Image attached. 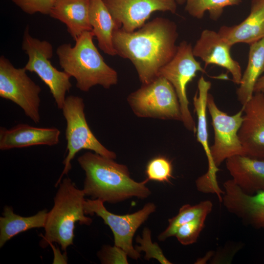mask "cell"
<instances>
[{
    "label": "cell",
    "instance_id": "603a6c76",
    "mask_svg": "<svg viewBox=\"0 0 264 264\" xmlns=\"http://www.w3.org/2000/svg\"><path fill=\"white\" fill-rule=\"evenodd\" d=\"M264 71V38L250 44L248 63L236 94L243 106L254 94L255 85Z\"/></svg>",
    "mask_w": 264,
    "mask_h": 264
},
{
    "label": "cell",
    "instance_id": "ba28073f",
    "mask_svg": "<svg viewBox=\"0 0 264 264\" xmlns=\"http://www.w3.org/2000/svg\"><path fill=\"white\" fill-rule=\"evenodd\" d=\"M195 57L191 44L183 41L177 46L174 56L158 73V76L165 78L173 86L180 105L181 122L188 130L194 133L196 132L197 127L189 108L187 86L198 71L206 73Z\"/></svg>",
    "mask_w": 264,
    "mask_h": 264
},
{
    "label": "cell",
    "instance_id": "4316f807",
    "mask_svg": "<svg viewBox=\"0 0 264 264\" xmlns=\"http://www.w3.org/2000/svg\"><path fill=\"white\" fill-rule=\"evenodd\" d=\"M136 242L139 244L135 249L140 253H145V259H155L162 264H170L171 263L165 257L162 250L156 242H153L151 239V231L148 228H145L143 231L142 237L138 236Z\"/></svg>",
    "mask_w": 264,
    "mask_h": 264
},
{
    "label": "cell",
    "instance_id": "8992f818",
    "mask_svg": "<svg viewBox=\"0 0 264 264\" xmlns=\"http://www.w3.org/2000/svg\"><path fill=\"white\" fill-rule=\"evenodd\" d=\"M22 47L28 56L24 67L27 71L35 73L48 87L58 109L62 110L66 97V93L72 87L71 77L52 65V44L47 41L33 37L27 26L24 31Z\"/></svg>",
    "mask_w": 264,
    "mask_h": 264
},
{
    "label": "cell",
    "instance_id": "e0dca14e",
    "mask_svg": "<svg viewBox=\"0 0 264 264\" xmlns=\"http://www.w3.org/2000/svg\"><path fill=\"white\" fill-rule=\"evenodd\" d=\"M232 180L244 193L264 191V159L236 155L225 160Z\"/></svg>",
    "mask_w": 264,
    "mask_h": 264
},
{
    "label": "cell",
    "instance_id": "f1b7e54d",
    "mask_svg": "<svg viewBox=\"0 0 264 264\" xmlns=\"http://www.w3.org/2000/svg\"><path fill=\"white\" fill-rule=\"evenodd\" d=\"M58 0H11L24 12L32 15L40 13L49 15Z\"/></svg>",
    "mask_w": 264,
    "mask_h": 264
},
{
    "label": "cell",
    "instance_id": "30bf717a",
    "mask_svg": "<svg viewBox=\"0 0 264 264\" xmlns=\"http://www.w3.org/2000/svg\"><path fill=\"white\" fill-rule=\"evenodd\" d=\"M84 209L86 215H96L110 227L113 234L115 245L123 249L132 259L140 258V253L132 245L133 237L137 229L155 211L154 203H146L133 213L119 215L108 211L100 200L86 199Z\"/></svg>",
    "mask_w": 264,
    "mask_h": 264
},
{
    "label": "cell",
    "instance_id": "5b68a950",
    "mask_svg": "<svg viewBox=\"0 0 264 264\" xmlns=\"http://www.w3.org/2000/svg\"><path fill=\"white\" fill-rule=\"evenodd\" d=\"M66 122V138L67 154L63 161L64 169L55 187L67 175L71 169V161L82 150H88L102 156L115 159V153L107 149L96 138L87 123L85 113V104L82 98L78 96H67L62 109Z\"/></svg>",
    "mask_w": 264,
    "mask_h": 264
},
{
    "label": "cell",
    "instance_id": "52a82bcc",
    "mask_svg": "<svg viewBox=\"0 0 264 264\" xmlns=\"http://www.w3.org/2000/svg\"><path fill=\"white\" fill-rule=\"evenodd\" d=\"M128 103L139 117L182 120L177 96L172 85L158 76L131 93Z\"/></svg>",
    "mask_w": 264,
    "mask_h": 264
},
{
    "label": "cell",
    "instance_id": "3957f363",
    "mask_svg": "<svg viewBox=\"0 0 264 264\" xmlns=\"http://www.w3.org/2000/svg\"><path fill=\"white\" fill-rule=\"evenodd\" d=\"M93 37L92 31L85 32L73 46L65 43L56 50L63 71L74 78L76 87L85 92L96 85L109 89L118 82L117 72L105 62L93 42Z\"/></svg>",
    "mask_w": 264,
    "mask_h": 264
},
{
    "label": "cell",
    "instance_id": "4dcf8cb0",
    "mask_svg": "<svg viewBox=\"0 0 264 264\" xmlns=\"http://www.w3.org/2000/svg\"><path fill=\"white\" fill-rule=\"evenodd\" d=\"M254 93H262L264 94V71L255 85Z\"/></svg>",
    "mask_w": 264,
    "mask_h": 264
},
{
    "label": "cell",
    "instance_id": "7c38bea8",
    "mask_svg": "<svg viewBox=\"0 0 264 264\" xmlns=\"http://www.w3.org/2000/svg\"><path fill=\"white\" fill-rule=\"evenodd\" d=\"M114 21L127 32L140 28L155 11L175 13L176 0H103Z\"/></svg>",
    "mask_w": 264,
    "mask_h": 264
},
{
    "label": "cell",
    "instance_id": "6da1fadb",
    "mask_svg": "<svg viewBox=\"0 0 264 264\" xmlns=\"http://www.w3.org/2000/svg\"><path fill=\"white\" fill-rule=\"evenodd\" d=\"M177 37L175 22L157 17L133 32L117 29L113 42L117 55L130 60L144 85L158 77L160 69L174 56Z\"/></svg>",
    "mask_w": 264,
    "mask_h": 264
},
{
    "label": "cell",
    "instance_id": "5bb4252c",
    "mask_svg": "<svg viewBox=\"0 0 264 264\" xmlns=\"http://www.w3.org/2000/svg\"><path fill=\"white\" fill-rule=\"evenodd\" d=\"M242 108V121L238 135L245 154L264 159V94L254 93Z\"/></svg>",
    "mask_w": 264,
    "mask_h": 264
},
{
    "label": "cell",
    "instance_id": "9a60e30c",
    "mask_svg": "<svg viewBox=\"0 0 264 264\" xmlns=\"http://www.w3.org/2000/svg\"><path fill=\"white\" fill-rule=\"evenodd\" d=\"M231 47L218 32L205 29L193 48V51L195 57L204 62L205 68L211 64L221 66L231 73L232 81L239 85L242 77L241 67L231 56Z\"/></svg>",
    "mask_w": 264,
    "mask_h": 264
},
{
    "label": "cell",
    "instance_id": "8fae6325",
    "mask_svg": "<svg viewBox=\"0 0 264 264\" xmlns=\"http://www.w3.org/2000/svg\"><path fill=\"white\" fill-rule=\"evenodd\" d=\"M207 108L211 117L214 133V143L210 147L214 165L218 167L230 157L246 155L238 135L242 121V108L236 114L229 115L219 109L213 96L209 93Z\"/></svg>",
    "mask_w": 264,
    "mask_h": 264
},
{
    "label": "cell",
    "instance_id": "9c48e42d",
    "mask_svg": "<svg viewBox=\"0 0 264 264\" xmlns=\"http://www.w3.org/2000/svg\"><path fill=\"white\" fill-rule=\"evenodd\" d=\"M24 67H15L3 56L0 57V97L22 108L35 123L41 120L39 108L40 87L27 75Z\"/></svg>",
    "mask_w": 264,
    "mask_h": 264
},
{
    "label": "cell",
    "instance_id": "484cf974",
    "mask_svg": "<svg viewBox=\"0 0 264 264\" xmlns=\"http://www.w3.org/2000/svg\"><path fill=\"white\" fill-rule=\"evenodd\" d=\"M145 173L149 180L168 182L173 177L172 162L164 156H156L148 161Z\"/></svg>",
    "mask_w": 264,
    "mask_h": 264
},
{
    "label": "cell",
    "instance_id": "277c9868",
    "mask_svg": "<svg viewBox=\"0 0 264 264\" xmlns=\"http://www.w3.org/2000/svg\"><path fill=\"white\" fill-rule=\"evenodd\" d=\"M54 198V205L48 212L44 235L40 242L42 247L56 242L66 251L73 244L75 224L89 225L92 219L86 216L84 209L86 196L83 190L78 189L67 177L58 185Z\"/></svg>",
    "mask_w": 264,
    "mask_h": 264
},
{
    "label": "cell",
    "instance_id": "7a4b0ae2",
    "mask_svg": "<svg viewBox=\"0 0 264 264\" xmlns=\"http://www.w3.org/2000/svg\"><path fill=\"white\" fill-rule=\"evenodd\" d=\"M85 172L83 190L87 196L103 202L116 203L132 197L145 198L151 194L147 178L137 182L127 166L95 153L88 152L77 159Z\"/></svg>",
    "mask_w": 264,
    "mask_h": 264
},
{
    "label": "cell",
    "instance_id": "2e32d148",
    "mask_svg": "<svg viewBox=\"0 0 264 264\" xmlns=\"http://www.w3.org/2000/svg\"><path fill=\"white\" fill-rule=\"evenodd\" d=\"M60 135V130L54 127L38 128L22 123L9 129L0 127V150L37 145L52 146L58 144Z\"/></svg>",
    "mask_w": 264,
    "mask_h": 264
},
{
    "label": "cell",
    "instance_id": "7402d4cb",
    "mask_svg": "<svg viewBox=\"0 0 264 264\" xmlns=\"http://www.w3.org/2000/svg\"><path fill=\"white\" fill-rule=\"evenodd\" d=\"M48 212L46 209L39 211L30 217L15 214L12 207L6 206L0 217V247L16 235L35 228L45 226Z\"/></svg>",
    "mask_w": 264,
    "mask_h": 264
},
{
    "label": "cell",
    "instance_id": "d4e9b609",
    "mask_svg": "<svg viewBox=\"0 0 264 264\" xmlns=\"http://www.w3.org/2000/svg\"><path fill=\"white\" fill-rule=\"evenodd\" d=\"M185 10L194 18L202 19L208 11L210 18L216 21L225 7L239 5L242 0H185Z\"/></svg>",
    "mask_w": 264,
    "mask_h": 264
},
{
    "label": "cell",
    "instance_id": "f546056e",
    "mask_svg": "<svg viewBox=\"0 0 264 264\" xmlns=\"http://www.w3.org/2000/svg\"><path fill=\"white\" fill-rule=\"evenodd\" d=\"M98 257L102 264H127V253L121 248L114 245H105L98 253Z\"/></svg>",
    "mask_w": 264,
    "mask_h": 264
},
{
    "label": "cell",
    "instance_id": "4fadbf2b",
    "mask_svg": "<svg viewBox=\"0 0 264 264\" xmlns=\"http://www.w3.org/2000/svg\"><path fill=\"white\" fill-rule=\"evenodd\" d=\"M223 188L221 202L226 209L245 225L264 229V191L247 194L232 179L224 182Z\"/></svg>",
    "mask_w": 264,
    "mask_h": 264
},
{
    "label": "cell",
    "instance_id": "1f68e13d",
    "mask_svg": "<svg viewBox=\"0 0 264 264\" xmlns=\"http://www.w3.org/2000/svg\"><path fill=\"white\" fill-rule=\"evenodd\" d=\"M196 184H197V186L198 189L200 191H202L199 188V187H198V184H197V181H196ZM202 192H203V191H202ZM223 192H222V193L221 194V195H220V196H218V198H220V197H221V195L223 194Z\"/></svg>",
    "mask_w": 264,
    "mask_h": 264
},
{
    "label": "cell",
    "instance_id": "d6a6232c",
    "mask_svg": "<svg viewBox=\"0 0 264 264\" xmlns=\"http://www.w3.org/2000/svg\"><path fill=\"white\" fill-rule=\"evenodd\" d=\"M177 0L178 2H183L185 1V0Z\"/></svg>",
    "mask_w": 264,
    "mask_h": 264
},
{
    "label": "cell",
    "instance_id": "44dd1931",
    "mask_svg": "<svg viewBox=\"0 0 264 264\" xmlns=\"http://www.w3.org/2000/svg\"><path fill=\"white\" fill-rule=\"evenodd\" d=\"M211 83L201 76L198 82V90L193 97L194 110L197 117V139L205 153L208 163V171L205 173L213 181H216V173L219 170L212 160L208 142L207 120V102Z\"/></svg>",
    "mask_w": 264,
    "mask_h": 264
},
{
    "label": "cell",
    "instance_id": "ffe728a7",
    "mask_svg": "<svg viewBox=\"0 0 264 264\" xmlns=\"http://www.w3.org/2000/svg\"><path fill=\"white\" fill-rule=\"evenodd\" d=\"M89 18L92 32L99 48L110 56L117 55L113 42L114 32L119 28L103 0H90Z\"/></svg>",
    "mask_w": 264,
    "mask_h": 264
},
{
    "label": "cell",
    "instance_id": "83f0119b",
    "mask_svg": "<svg viewBox=\"0 0 264 264\" xmlns=\"http://www.w3.org/2000/svg\"><path fill=\"white\" fill-rule=\"evenodd\" d=\"M206 217H198L181 225L175 236L177 241L184 245L196 242L204 226Z\"/></svg>",
    "mask_w": 264,
    "mask_h": 264
},
{
    "label": "cell",
    "instance_id": "ac0fdd59",
    "mask_svg": "<svg viewBox=\"0 0 264 264\" xmlns=\"http://www.w3.org/2000/svg\"><path fill=\"white\" fill-rule=\"evenodd\" d=\"M218 33L231 46L237 43L251 44L264 38V0H252L249 15L233 26H222Z\"/></svg>",
    "mask_w": 264,
    "mask_h": 264
},
{
    "label": "cell",
    "instance_id": "d6986e66",
    "mask_svg": "<svg viewBox=\"0 0 264 264\" xmlns=\"http://www.w3.org/2000/svg\"><path fill=\"white\" fill-rule=\"evenodd\" d=\"M89 4L90 0H58L49 15L65 24L75 41L84 32L92 30Z\"/></svg>",
    "mask_w": 264,
    "mask_h": 264
},
{
    "label": "cell",
    "instance_id": "cb8c5ba5",
    "mask_svg": "<svg viewBox=\"0 0 264 264\" xmlns=\"http://www.w3.org/2000/svg\"><path fill=\"white\" fill-rule=\"evenodd\" d=\"M212 208V202L207 200L194 205L188 204L183 205L176 216L168 220V227L158 235V239L164 241L168 238L175 236L181 225L198 217H207Z\"/></svg>",
    "mask_w": 264,
    "mask_h": 264
}]
</instances>
